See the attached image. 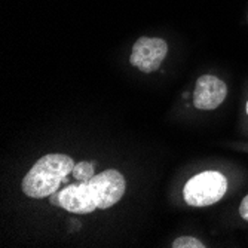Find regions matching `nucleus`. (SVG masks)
Returning <instances> with one entry per match:
<instances>
[{"label":"nucleus","instance_id":"3","mask_svg":"<svg viewBox=\"0 0 248 248\" xmlns=\"http://www.w3.org/2000/svg\"><path fill=\"white\" fill-rule=\"evenodd\" d=\"M98 210H107L121 201L125 192V178L116 170H106L89 180Z\"/></svg>","mask_w":248,"mask_h":248},{"label":"nucleus","instance_id":"8","mask_svg":"<svg viewBox=\"0 0 248 248\" xmlns=\"http://www.w3.org/2000/svg\"><path fill=\"white\" fill-rule=\"evenodd\" d=\"M171 247L172 248H204L205 245L193 236H180L172 242Z\"/></svg>","mask_w":248,"mask_h":248},{"label":"nucleus","instance_id":"7","mask_svg":"<svg viewBox=\"0 0 248 248\" xmlns=\"http://www.w3.org/2000/svg\"><path fill=\"white\" fill-rule=\"evenodd\" d=\"M72 174L78 182H89V180L95 175V162H91V161L79 162L75 165Z\"/></svg>","mask_w":248,"mask_h":248},{"label":"nucleus","instance_id":"1","mask_svg":"<svg viewBox=\"0 0 248 248\" xmlns=\"http://www.w3.org/2000/svg\"><path fill=\"white\" fill-rule=\"evenodd\" d=\"M73 168L75 162L70 156L58 153L45 155L22 180V192L34 199L51 196L58 190L65 177L72 174Z\"/></svg>","mask_w":248,"mask_h":248},{"label":"nucleus","instance_id":"11","mask_svg":"<svg viewBox=\"0 0 248 248\" xmlns=\"http://www.w3.org/2000/svg\"><path fill=\"white\" fill-rule=\"evenodd\" d=\"M247 113H248V103H247Z\"/></svg>","mask_w":248,"mask_h":248},{"label":"nucleus","instance_id":"5","mask_svg":"<svg viewBox=\"0 0 248 248\" xmlns=\"http://www.w3.org/2000/svg\"><path fill=\"white\" fill-rule=\"evenodd\" d=\"M228 95V86L221 79L204 75L196 80L193 104L201 110H214L217 108Z\"/></svg>","mask_w":248,"mask_h":248},{"label":"nucleus","instance_id":"10","mask_svg":"<svg viewBox=\"0 0 248 248\" xmlns=\"http://www.w3.org/2000/svg\"><path fill=\"white\" fill-rule=\"evenodd\" d=\"M51 204H54V205H58V207H60V198H58V190H57L55 193H52V195H51Z\"/></svg>","mask_w":248,"mask_h":248},{"label":"nucleus","instance_id":"4","mask_svg":"<svg viewBox=\"0 0 248 248\" xmlns=\"http://www.w3.org/2000/svg\"><path fill=\"white\" fill-rule=\"evenodd\" d=\"M168 52L167 42L156 37H140L134 43L131 64L144 73L156 72L161 67Z\"/></svg>","mask_w":248,"mask_h":248},{"label":"nucleus","instance_id":"6","mask_svg":"<svg viewBox=\"0 0 248 248\" xmlns=\"http://www.w3.org/2000/svg\"><path fill=\"white\" fill-rule=\"evenodd\" d=\"M58 198L60 207L75 214H89L94 210H98L89 182L69 185L58 192Z\"/></svg>","mask_w":248,"mask_h":248},{"label":"nucleus","instance_id":"2","mask_svg":"<svg viewBox=\"0 0 248 248\" xmlns=\"http://www.w3.org/2000/svg\"><path fill=\"white\" fill-rule=\"evenodd\" d=\"M228 190V180L217 171L196 174L183 189L185 201L192 207H208L218 202Z\"/></svg>","mask_w":248,"mask_h":248},{"label":"nucleus","instance_id":"9","mask_svg":"<svg viewBox=\"0 0 248 248\" xmlns=\"http://www.w3.org/2000/svg\"><path fill=\"white\" fill-rule=\"evenodd\" d=\"M239 214H241V217L245 221H248V195L241 202V205H239Z\"/></svg>","mask_w":248,"mask_h":248}]
</instances>
